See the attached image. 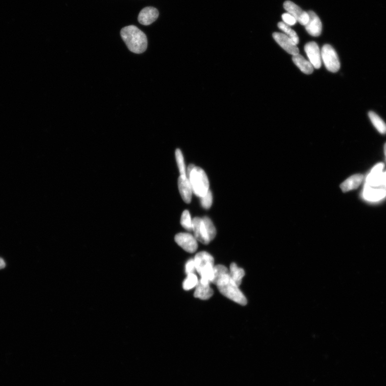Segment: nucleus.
I'll return each mask as SVG.
<instances>
[{
    "label": "nucleus",
    "instance_id": "a878e982",
    "mask_svg": "<svg viewBox=\"0 0 386 386\" xmlns=\"http://www.w3.org/2000/svg\"><path fill=\"white\" fill-rule=\"evenodd\" d=\"M201 198V203L203 208L208 209L210 208L213 203V195L212 192L209 190L207 194Z\"/></svg>",
    "mask_w": 386,
    "mask_h": 386
},
{
    "label": "nucleus",
    "instance_id": "f03ea898",
    "mask_svg": "<svg viewBox=\"0 0 386 386\" xmlns=\"http://www.w3.org/2000/svg\"><path fill=\"white\" fill-rule=\"evenodd\" d=\"M121 36L131 52L141 54L146 51L148 46L147 36L136 26L124 27L121 31Z\"/></svg>",
    "mask_w": 386,
    "mask_h": 386
},
{
    "label": "nucleus",
    "instance_id": "393cba45",
    "mask_svg": "<svg viewBox=\"0 0 386 386\" xmlns=\"http://www.w3.org/2000/svg\"><path fill=\"white\" fill-rule=\"evenodd\" d=\"M181 224L187 230H193V223L191 214L188 211H185L181 215Z\"/></svg>",
    "mask_w": 386,
    "mask_h": 386
},
{
    "label": "nucleus",
    "instance_id": "20e7f679",
    "mask_svg": "<svg viewBox=\"0 0 386 386\" xmlns=\"http://www.w3.org/2000/svg\"><path fill=\"white\" fill-rule=\"evenodd\" d=\"M322 59L328 70L332 73H336L340 68V63L337 53L331 45H324L321 52Z\"/></svg>",
    "mask_w": 386,
    "mask_h": 386
},
{
    "label": "nucleus",
    "instance_id": "ddd939ff",
    "mask_svg": "<svg viewBox=\"0 0 386 386\" xmlns=\"http://www.w3.org/2000/svg\"><path fill=\"white\" fill-rule=\"evenodd\" d=\"M194 261L196 270L198 274L204 269L209 266H214V257L206 252H201L196 254Z\"/></svg>",
    "mask_w": 386,
    "mask_h": 386
},
{
    "label": "nucleus",
    "instance_id": "7c9ffc66",
    "mask_svg": "<svg viewBox=\"0 0 386 386\" xmlns=\"http://www.w3.org/2000/svg\"><path fill=\"white\" fill-rule=\"evenodd\" d=\"M384 152H385V156H386V144L385 145V147H384Z\"/></svg>",
    "mask_w": 386,
    "mask_h": 386
},
{
    "label": "nucleus",
    "instance_id": "f8f14e48",
    "mask_svg": "<svg viewBox=\"0 0 386 386\" xmlns=\"http://www.w3.org/2000/svg\"><path fill=\"white\" fill-rule=\"evenodd\" d=\"M308 13L310 16V19L305 25L306 30L309 34L313 37L319 36L322 32V21L313 11H310Z\"/></svg>",
    "mask_w": 386,
    "mask_h": 386
},
{
    "label": "nucleus",
    "instance_id": "f257e3e1",
    "mask_svg": "<svg viewBox=\"0 0 386 386\" xmlns=\"http://www.w3.org/2000/svg\"><path fill=\"white\" fill-rule=\"evenodd\" d=\"M212 283L216 285L217 289L223 296L241 305H246L247 300L245 295L232 280L229 270L224 266L214 267V277Z\"/></svg>",
    "mask_w": 386,
    "mask_h": 386
},
{
    "label": "nucleus",
    "instance_id": "6ab92c4d",
    "mask_svg": "<svg viewBox=\"0 0 386 386\" xmlns=\"http://www.w3.org/2000/svg\"><path fill=\"white\" fill-rule=\"evenodd\" d=\"M229 274L232 280L237 285L239 286L242 282V279L245 277V271L243 269L239 268L236 264H231Z\"/></svg>",
    "mask_w": 386,
    "mask_h": 386
},
{
    "label": "nucleus",
    "instance_id": "bb28decb",
    "mask_svg": "<svg viewBox=\"0 0 386 386\" xmlns=\"http://www.w3.org/2000/svg\"><path fill=\"white\" fill-rule=\"evenodd\" d=\"M196 270L194 259L191 258L187 262L185 265V272L187 275L194 274Z\"/></svg>",
    "mask_w": 386,
    "mask_h": 386
},
{
    "label": "nucleus",
    "instance_id": "f3484780",
    "mask_svg": "<svg viewBox=\"0 0 386 386\" xmlns=\"http://www.w3.org/2000/svg\"><path fill=\"white\" fill-rule=\"evenodd\" d=\"M214 295V291L210 284H203L198 280L195 287L194 297L202 300L210 299Z\"/></svg>",
    "mask_w": 386,
    "mask_h": 386
},
{
    "label": "nucleus",
    "instance_id": "aec40b11",
    "mask_svg": "<svg viewBox=\"0 0 386 386\" xmlns=\"http://www.w3.org/2000/svg\"><path fill=\"white\" fill-rule=\"evenodd\" d=\"M368 116L372 123L379 133L382 134H386V124L384 120L378 114L372 111L368 113Z\"/></svg>",
    "mask_w": 386,
    "mask_h": 386
},
{
    "label": "nucleus",
    "instance_id": "39448f33",
    "mask_svg": "<svg viewBox=\"0 0 386 386\" xmlns=\"http://www.w3.org/2000/svg\"><path fill=\"white\" fill-rule=\"evenodd\" d=\"M175 241L182 249L187 252L193 253L196 251L197 242L194 236L189 233H180L175 236Z\"/></svg>",
    "mask_w": 386,
    "mask_h": 386
},
{
    "label": "nucleus",
    "instance_id": "a211bd4d",
    "mask_svg": "<svg viewBox=\"0 0 386 386\" xmlns=\"http://www.w3.org/2000/svg\"><path fill=\"white\" fill-rule=\"evenodd\" d=\"M295 64L305 74H311L314 70V67L309 61L306 60L301 55L299 54L293 56L292 57Z\"/></svg>",
    "mask_w": 386,
    "mask_h": 386
},
{
    "label": "nucleus",
    "instance_id": "dca6fc26",
    "mask_svg": "<svg viewBox=\"0 0 386 386\" xmlns=\"http://www.w3.org/2000/svg\"><path fill=\"white\" fill-rule=\"evenodd\" d=\"M363 179L364 175L361 174L353 175L341 184V189L343 192L357 189L361 184Z\"/></svg>",
    "mask_w": 386,
    "mask_h": 386
},
{
    "label": "nucleus",
    "instance_id": "423d86ee",
    "mask_svg": "<svg viewBox=\"0 0 386 386\" xmlns=\"http://www.w3.org/2000/svg\"><path fill=\"white\" fill-rule=\"evenodd\" d=\"M284 7L300 24L305 26L308 23L310 16L297 4L290 1H286L284 3Z\"/></svg>",
    "mask_w": 386,
    "mask_h": 386
},
{
    "label": "nucleus",
    "instance_id": "6e6552de",
    "mask_svg": "<svg viewBox=\"0 0 386 386\" xmlns=\"http://www.w3.org/2000/svg\"><path fill=\"white\" fill-rule=\"evenodd\" d=\"M307 56L313 67L319 69L322 66V54L318 44L316 42H310L306 44L304 47Z\"/></svg>",
    "mask_w": 386,
    "mask_h": 386
},
{
    "label": "nucleus",
    "instance_id": "b1692460",
    "mask_svg": "<svg viewBox=\"0 0 386 386\" xmlns=\"http://www.w3.org/2000/svg\"><path fill=\"white\" fill-rule=\"evenodd\" d=\"M175 158L181 176H187L184 157L181 151L178 149L175 150Z\"/></svg>",
    "mask_w": 386,
    "mask_h": 386
},
{
    "label": "nucleus",
    "instance_id": "9b49d317",
    "mask_svg": "<svg viewBox=\"0 0 386 386\" xmlns=\"http://www.w3.org/2000/svg\"><path fill=\"white\" fill-rule=\"evenodd\" d=\"M363 196L369 202H378L386 196V191L381 187H373L365 184L363 189Z\"/></svg>",
    "mask_w": 386,
    "mask_h": 386
},
{
    "label": "nucleus",
    "instance_id": "412c9836",
    "mask_svg": "<svg viewBox=\"0 0 386 386\" xmlns=\"http://www.w3.org/2000/svg\"><path fill=\"white\" fill-rule=\"evenodd\" d=\"M278 27L279 29L285 33L286 35H287L291 39L296 45L299 43L300 39L299 36H298L297 33L291 28L290 26L286 24L284 22L280 21L278 24Z\"/></svg>",
    "mask_w": 386,
    "mask_h": 386
},
{
    "label": "nucleus",
    "instance_id": "4468645a",
    "mask_svg": "<svg viewBox=\"0 0 386 386\" xmlns=\"http://www.w3.org/2000/svg\"><path fill=\"white\" fill-rule=\"evenodd\" d=\"M158 16L159 12L156 8L148 7L141 11L138 20L139 23L143 25H150L156 21Z\"/></svg>",
    "mask_w": 386,
    "mask_h": 386
},
{
    "label": "nucleus",
    "instance_id": "cd10ccee",
    "mask_svg": "<svg viewBox=\"0 0 386 386\" xmlns=\"http://www.w3.org/2000/svg\"><path fill=\"white\" fill-rule=\"evenodd\" d=\"M284 23L289 26L294 25L297 21L296 19L289 13H285L282 16Z\"/></svg>",
    "mask_w": 386,
    "mask_h": 386
},
{
    "label": "nucleus",
    "instance_id": "9d476101",
    "mask_svg": "<svg viewBox=\"0 0 386 386\" xmlns=\"http://www.w3.org/2000/svg\"><path fill=\"white\" fill-rule=\"evenodd\" d=\"M384 164L379 163L375 165L366 178V184L373 187L383 186Z\"/></svg>",
    "mask_w": 386,
    "mask_h": 386
},
{
    "label": "nucleus",
    "instance_id": "7ed1b4c3",
    "mask_svg": "<svg viewBox=\"0 0 386 386\" xmlns=\"http://www.w3.org/2000/svg\"><path fill=\"white\" fill-rule=\"evenodd\" d=\"M190 181L193 193L198 197L205 196L209 190L208 176L204 170L195 167L187 176Z\"/></svg>",
    "mask_w": 386,
    "mask_h": 386
},
{
    "label": "nucleus",
    "instance_id": "4be33fe9",
    "mask_svg": "<svg viewBox=\"0 0 386 386\" xmlns=\"http://www.w3.org/2000/svg\"><path fill=\"white\" fill-rule=\"evenodd\" d=\"M197 276L195 274H190L187 275V277L184 280L183 287L185 290L189 291L196 287L198 282Z\"/></svg>",
    "mask_w": 386,
    "mask_h": 386
},
{
    "label": "nucleus",
    "instance_id": "2eb2a0df",
    "mask_svg": "<svg viewBox=\"0 0 386 386\" xmlns=\"http://www.w3.org/2000/svg\"><path fill=\"white\" fill-rule=\"evenodd\" d=\"M178 187L180 195L184 202L187 203H191L193 191L190 181L187 176H179Z\"/></svg>",
    "mask_w": 386,
    "mask_h": 386
},
{
    "label": "nucleus",
    "instance_id": "1a4fd4ad",
    "mask_svg": "<svg viewBox=\"0 0 386 386\" xmlns=\"http://www.w3.org/2000/svg\"><path fill=\"white\" fill-rule=\"evenodd\" d=\"M192 223L193 230L194 231V236L196 240L205 245L210 243L211 240L209 238L202 218L195 217L192 220Z\"/></svg>",
    "mask_w": 386,
    "mask_h": 386
},
{
    "label": "nucleus",
    "instance_id": "c756f323",
    "mask_svg": "<svg viewBox=\"0 0 386 386\" xmlns=\"http://www.w3.org/2000/svg\"><path fill=\"white\" fill-rule=\"evenodd\" d=\"M383 186L386 188V172L384 173Z\"/></svg>",
    "mask_w": 386,
    "mask_h": 386
},
{
    "label": "nucleus",
    "instance_id": "0eeeda50",
    "mask_svg": "<svg viewBox=\"0 0 386 386\" xmlns=\"http://www.w3.org/2000/svg\"><path fill=\"white\" fill-rule=\"evenodd\" d=\"M273 36L275 41L286 52L291 54L292 56H295V55L299 54V49L297 47L296 44L287 35L282 34V33L275 32Z\"/></svg>",
    "mask_w": 386,
    "mask_h": 386
},
{
    "label": "nucleus",
    "instance_id": "c85d7f7f",
    "mask_svg": "<svg viewBox=\"0 0 386 386\" xmlns=\"http://www.w3.org/2000/svg\"><path fill=\"white\" fill-rule=\"evenodd\" d=\"M5 267H6V263L4 259L0 257V270L4 269Z\"/></svg>",
    "mask_w": 386,
    "mask_h": 386
},
{
    "label": "nucleus",
    "instance_id": "5701e85b",
    "mask_svg": "<svg viewBox=\"0 0 386 386\" xmlns=\"http://www.w3.org/2000/svg\"><path fill=\"white\" fill-rule=\"evenodd\" d=\"M204 224H205L206 229L207 231L209 238L212 241L216 236V230L212 221L209 217L205 216L202 218Z\"/></svg>",
    "mask_w": 386,
    "mask_h": 386
}]
</instances>
